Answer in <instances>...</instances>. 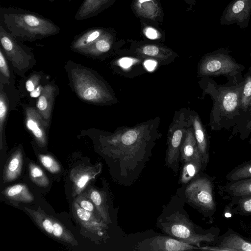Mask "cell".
Here are the masks:
<instances>
[{"label": "cell", "mask_w": 251, "mask_h": 251, "mask_svg": "<svg viewBox=\"0 0 251 251\" xmlns=\"http://www.w3.org/2000/svg\"><path fill=\"white\" fill-rule=\"evenodd\" d=\"M201 85L213 100L210 125L212 130L218 131L229 129L243 117L241 96L243 80L229 85H220L208 76L203 77Z\"/></svg>", "instance_id": "cell-1"}, {"label": "cell", "mask_w": 251, "mask_h": 251, "mask_svg": "<svg viewBox=\"0 0 251 251\" xmlns=\"http://www.w3.org/2000/svg\"><path fill=\"white\" fill-rule=\"evenodd\" d=\"M0 25L22 42L57 34L60 28L51 20L18 7H0Z\"/></svg>", "instance_id": "cell-2"}, {"label": "cell", "mask_w": 251, "mask_h": 251, "mask_svg": "<svg viewBox=\"0 0 251 251\" xmlns=\"http://www.w3.org/2000/svg\"><path fill=\"white\" fill-rule=\"evenodd\" d=\"M159 119L156 118L133 127H124L106 138L112 153L122 160L134 159L151 148L161 135L158 129Z\"/></svg>", "instance_id": "cell-3"}, {"label": "cell", "mask_w": 251, "mask_h": 251, "mask_svg": "<svg viewBox=\"0 0 251 251\" xmlns=\"http://www.w3.org/2000/svg\"><path fill=\"white\" fill-rule=\"evenodd\" d=\"M229 50L220 49L204 56L198 66V74L201 77L224 76L232 84L243 80V65L236 62L229 54Z\"/></svg>", "instance_id": "cell-4"}, {"label": "cell", "mask_w": 251, "mask_h": 251, "mask_svg": "<svg viewBox=\"0 0 251 251\" xmlns=\"http://www.w3.org/2000/svg\"><path fill=\"white\" fill-rule=\"evenodd\" d=\"M71 75L75 89L81 99L96 103H106L114 100L105 85L89 71L75 69Z\"/></svg>", "instance_id": "cell-5"}, {"label": "cell", "mask_w": 251, "mask_h": 251, "mask_svg": "<svg viewBox=\"0 0 251 251\" xmlns=\"http://www.w3.org/2000/svg\"><path fill=\"white\" fill-rule=\"evenodd\" d=\"M185 196L204 215L212 222L216 211L213 180L208 176H198L186 188Z\"/></svg>", "instance_id": "cell-6"}, {"label": "cell", "mask_w": 251, "mask_h": 251, "mask_svg": "<svg viewBox=\"0 0 251 251\" xmlns=\"http://www.w3.org/2000/svg\"><path fill=\"white\" fill-rule=\"evenodd\" d=\"M165 231L176 239L197 246L201 249V242H215L219 236L220 229L214 228L205 233H198L192 224L185 217L177 214L173 217L171 222L164 226Z\"/></svg>", "instance_id": "cell-7"}, {"label": "cell", "mask_w": 251, "mask_h": 251, "mask_svg": "<svg viewBox=\"0 0 251 251\" xmlns=\"http://www.w3.org/2000/svg\"><path fill=\"white\" fill-rule=\"evenodd\" d=\"M105 31L100 27H90L76 35L72 42L73 50L80 53L97 56L108 52L111 43Z\"/></svg>", "instance_id": "cell-8"}, {"label": "cell", "mask_w": 251, "mask_h": 251, "mask_svg": "<svg viewBox=\"0 0 251 251\" xmlns=\"http://www.w3.org/2000/svg\"><path fill=\"white\" fill-rule=\"evenodd\" d=\"M189 121L184 111L176 113L168 131V148L166 151V163L172 165L177 161L180 150L184 139Z\"/></svg>", "instance_id": "cell-9"}, {"label": "cell", "mask_w": 251, "mask_h": 251, "mask_svg": "<svg viewBox=\"0 0 251 251\" xmlns=\"http://www.w3.org/2000/svg\"><path fill=\"white\" fill-rule=\"evenodd\" d=\"M0 48L18 69L25 68L32 58L28 50L21 44L22 42L7 32L0 25Z\"/></svg>", "instance_id": "cell-10"}, {"label": "cell", "mask_w": 251, "mask_h": 251, "mask_svg": "<svg viewBox=\"0 0 251 251\" xmlns=\"http://www.w3.org/2000/svg\"><path fill=\"white\" fill-rule=\"evenodd\" d=\"M251 16V0H232L223 11L222 25L236 24L241 28L248 26Z\"/></svg>", "instance_id": "cell-11"}, {"label": "cell", "mask_w": 251, "mask_h": 251, "mask_svg": "<svg viewBox=\"0 0 251 251\" xmlns=\"http://www.w3.org/2000/svg\"><path fill=\"white\" fill-rule=\"evenodd\" d=\"M218 238L214 247H201V249L221 251H251V242L245 239L237 232L229 230Z\"/></svg>", "instance_id": "cell-12"}, {"label": "cell", "mask_w": 251, "mask_h": 251, "mask_svg": "<svg viewBox=\"0 0 251 251\" xmlns=\"http://www.w3.org/2000/svg\"><path fill=\"white\" fill-rule=\"evenodd\" d=\"M188 117L193 127L199 151L204 168L209 160V144L207 133L197 113L193 111Z\"/></svg>", "instance_id": "cell-13"}, {"label": "cell", "mask_w": 251, "mask_h": 251, "mask_svg": "<svg viewBox=\"0 0 251 251\" xmlns=\"http://www.w3.org/2000/svg\"><path fill=\"white\" fill-rule=\"evenodd\" d=\"M144 244L147 246L144 250L148 251H182L200 249L180 240L162 236L153 237Z\"/></svg>", "instance_id": "cell-14"}, {"label": "cell", "mask_w": 251, "mask_h": 251, "mask_svg": "<svg viewBox=\"0 0 251 251\" xmlns=\"http://www.w3.org/2000/svg\"><path fill=\"white\" fill-rule=\"evenodd\" d=\"M25 116L27 128L32 132L39 145L44 146L46 144V129L47 124L39 112L33 108H27Z\"/></svg>", "instance_id": "cell-15"}, {"label": "cell", "mask_w": 251, "mask_h": 251, "mask_svg": "<svg viewBox=\"0 0 251 251\" xmlns=\"http://www.w3.org/2000/svg\"><path fill=\"white\" fill-rule=\"evenodd\" d=\"M219 189V193L230 201L251 196V178L228 181Z\"/></svg>", "instance_id": "cell-16"}, {"label": "cell", "mask_w": 251, "mask_h": 251, "mask_svg": "<svg viewBox=\"0 0 251 251\" xmlns=\"http://www.w3.org/2000/svg\"><path fill=\"white\" fill-rule=\"evenodd\" d=\"M101 167L100 164L95 167L78 166L72 171L71 177L74 183L73 192L75 195L79 193L88 182L100 172Z\"/></svg>", "instance_id": "cell-17"}, {"label": "cell", "mask_w": 251, "mask_h": 251, "mask_svg": "<svg viewBox=\"0 0 251 251\" xmlns=\"http://www.w3.org/2000/svg\"><path fill=\"white\" fill-rule=\"evenodd\" d=\"M189 125L180 150L181 159L184 163L192 160L201 161L193 127L189 119Z\"/></svg>", "instance_id": "cell-18"}, {"label": "cell", "mask_w": 251, "mask_h": 251, "mask_svg": "<svg viewBox=\"0 0 251 251\" xmlns=\"http://www.w3.org/2000/svg\"><path fill=\"white\" fill-rule=\"evenodd\" d=\"M55 90V88L51 85L45 86L36 104L39 113L48 125L50 117Z\"/></svg>", "instance_id": "cell-19"}, {"label": "cell", "mask_w": 251, "mask_h": 251, "mask_svg": "<svg viewBox=\"0 0 251 251\" xmlns=\"http://www.w3.org/2000/svg\"><path fill=\"white\" fill-rule=\"evenodd\" d=\"M75 214L83 226L92 229L100 230L103 225L96 219L93 213L81 207L77 202L73 203Z\"/></svg>", "instance_id": "cell-20"}, {"label": "cell", "mask_w": 251, "mask_h": 251, "mask_svg": "<svg viewBox=\"0 0 251 251\" xmlns=\"http://www.w3.org/2000/svg\"><path fill=\"white\" fill-rule=\"evenodd\" d=\"M22 166V153L20 150H18L13 155L5 169L3 173L4 180L9 181L15 179L20 175Z\"/></svg>", "instance_id": "cell-21"}, {"label": "cell", "mask_w": 251, "mask_h": 251, "mask_svg": "<svg viewBox=\"0 0 251 251\" xmlns=\"http://www.w3.org/2000/svg\"><path fill=\"white\" fill-rule=\"evenodd\" d=\"M4 194L8 199L15 201L29 202L33 200L32 195L23 184H16L7 188L4 191Z\"/></svg>", "instance_id": "cell-22"}, {"label": "cell", "mask_w": 251, "mask_h": 251, "mask_svg": "<svg viewBox=\"0 0 251 251\" xmlns=\"http://www.w3.org/2000/svg\"><path fill=\"white\" fill-rule=\"evenodd\" d=\"M225 178L227 181L251 178V160L235 167L226 174Z\"/></svg>", "instance_id": "cell-23"}, {"label": "cell", "mask_w": 251, "mask_h": 251, "mask_svg": "<svg viewBox=\"0 0 251 251\" xmlns=\"http://www.w3.org/2000/svg\"><path fill=\"white\" fill-rule=\"evenodd\" d=\"M201 169L204 167L201 160H192L185 163L180 175V182L187 183L198 175Z\"/></svg>", "instance_id": "cell-24"}, {"label": "cell", "mask_w": 251, "mask_h": 251, "mask_svg": "<svg viewBox=\"0 0 251 251\" xmlns=\"http://www.w3.org/2000/svg\"><path fill=\"white\" fill-rule=\"evenodd\" d=\"M230 214L240 216L251 215V196L230 201L227 205Z\"/></svg>", "instance_id": "cell-25"}, {"label": "cell", "mask_w": 251, "mask_h": 251, "mask_svg": "<svg viewBox=\"0 0 251 251\" xmlns=\"http://www.w3.org/2000/svg\"><path fill=\"white\" fill-rule=\"evenodd\" d=\"M241 106L244 113H247L251 107V67L243 78Z\"/></svg>", "instance_id": "cell-26"}, {"label": "cell", "mask_w": 251, "mask_h": 251, "mask_svg": "<svg viewBox=\"0 0 251 251\" xmlns=\"http://www.w3.org/2000/svg\"><path fill=\"white\" fill-rule=\"evenodd\" d=\"M89 198L94 204L96 208L103 220L106 223L109 222V216L106 210L105 201L102 194L98 191L92 189L89 193Z\"/></svg>", "instance_id": "cell-27"}, {"label": "cell", "mask_w": 251, "mask_h": 251, "mask_svg": "<svg viewBox=\"0 0 251 251\" xmlns=\"http://www.w3.org/2000/svg\"><path fill=\"white\" fill-rule=\"evenodd\" d=\"M29 169L30 177L36 184L43 187H46L48 185L49 180L40 168L30 163Z\"/></svg>", "instance_id": "cell-28"}, {"label": "cell", "mask_w": 251, "mask_h": 251, "mask_svg": "<svg viewBox=\"0 0 251 251\" xmlns=\"http://www.w3.org/2000/svg\"><path fill=\"white\" fill-rule=\"evenodd\" d=\"M8 109V100L5 93L3 91L2 83L0 94V149L2 148V135L4 122Z\"/></svg>", "instance_id": "cell-29"}, {"label": "cell", "mask_w": 251, "mask_h": 251, "mask_svg": "<svg viewBox=\"0 0 251 251\" xmlns=\"http://www.w3.org/2000/svg\"><path fill=\"white\" fill-rule=\"evenodd\" d=\"M39 158L42 165L50 172L57 173L60 171V167L59 164L51 156L40 154Z\"/></svg>", "instance_id": "cell-30"}, {"label": "cell", "mask_w": 251, "mask_h": 251, "mask_svg": "<svg viewBox=\"0 0 251 251\" xmlns=\"http://www.w3.org/2000/svg\"><path fill=\"white\" fill-rule=\"evenodd\" d=\"M141 53L146 56L155 58L158 61H160L162 64H163L162 62L163 60H166L165 58L160 55L159 49L154 45H147L143 47Z\"/></svg>", "instance_id": "cell-31"}, {"label": "cell", "mask_w": 251, "mask_h": 251, "mask_svg": "<svg viewBox=\"0 0 251 251\" xmlns=\"http://www.w3.org/2000/svg\"><path fill=\"white\" fill-rule=\"evenodd\" d=\"M41 76L38 75H32L26 82L25 86L26 90L29 92H32L38 86Z\"/></svg>", "instance_id": "cell-32"}, {"label": "cell", "mask_w": 251, "mask_h": 251, "mask_svg": "<svg viewBox=\"0 0 251 251\" xmlns=\"http://www.w3.org/2000/svg\"><path fill=\"white\" fill-rule=\"evenodd\" d=\"M0 70L1 73L7 78L10 77V74L7 62L5 58L3 51L0 48Z\"/></svg>", "instance_id": "cell-33"}, {"label": "cell", "mask_w": 251, "mask_h": 251, "mask_svg": "<svg viewBox=\"0 0 251 251\" xmlns=\"http://www.w3.org/2000/svg\"><path fill=\"white\" fill-rule=\"evenodd\" d=\"M79 206L89 212H93L95 206L92 202L83 198H78L76 201Z\"/></svg>", "instance_id": "cell-34"}, {"label": "cell", "mask_w": 251, "mask_h": 251, "mask_svg": "<svg viewBox=\"0 0 251 251\" xmlns=\"http://www.w3.org/2000/svg\"><path fill=\"white\" fill-rule=\"evenodd\" d=\"M247 112L248 113V115H246L248 117L244 119L245 121L246 129L244 130L245 134L243 138V139L248 137V135L251 132V107Z\"/></svg>", "instance_id": "cell-35"}, {"label": "cell", "mask_w": 251, "mask_h": 251, "mask_svg": "<svg viewBox=\"0 0 251 251\" xmlns=\"http://www.w3.org/2000/svg\"><path fill=\"white\" fill-rule=\"evenodd\" d=\"M146 36L150 39H154L157 38V33L156 31L151 27H149L146 29L145 32Z\"/></svg>", "instance_id": "cell-36"}, {"label": "cell", "mask_w": 251, "mask_h": 251, "mask_svg": "<svg viewBox=\"0 0 251 251\" xmlns=\"http://www.w3.org/2000/svg\"><path fill=\"white\" fill-rule=\"evenodd\" d=\"M120 65L124 68L130 67L132 63V60L128 58H123L119 61Z\"/></svg>", "instance_id": "cell-37"}, {"label": "cell", "mask_w": 251, "mask_h": 251, "mask_svg": "<svg viewBox=\"0 0 251 251\" xmlns=\"http://www.w3.org/2000/svg\"><path fill=\"white\" fill-rule=\"evenodd\" d=\"M43 88L41 85H38L33 91L30 92V96L32 98H36L40 96Z\"/></svg>", "instance_id": "cell-38"}, {"label": "cell", "mask_w": 251, "mask_h": 251, "mask_svg": "<svg viewBox=\"0 0 251 251\" xmlns=\"http://www.w3.org/2000/svg\"><path fill=\"white\" fill-rule=\"evenodd\" d=\"M156 65V62L153 60H148L145 62V67L149 71L153 70L155 67Z\"/></svg>", "instance_id": "cell-39"}, {"label": "cell", "mask_w": 251, "mask_h": 251, "mask_svg": "<svg viewBox=\"0 0 251 251\" xmlns=\"http://www.w3.org/2000/svg\"><path fill=\"white\" fill-rule=\"evenodd\" d=\"M150 0H139V1L140 2V3H143L145 1H150Z\"/></svg>", "instance_id": "cell-40"}, {"label": "cell", "mask_w": 251, "mask_h": 251, "mask_svg": "<svg viewBox=\"0 0 251 251\" xmlns=\"http://www.w3.org/2000/svg\"><path fill=\"white\" fill-rule=\"evenodd\" d=\"M47 0L50 2H52L54 1L55 0Z\"/></svg>", "instance_id": "cell-41"}, {"label": "cell", "mask_w": 251, "mask_h": 251, "mask_svg": "<svg viewBox=\"0 0 251 251\" xmlns=\"http://www.w3.org/2000/svg\"><path fill=\"white\" fill-rule=\"evenodd\" d=\"M67 0L68 1H72L73 0Z\"/></svg>", "instance_id": "cell-42"}, {"label": "cell", "mask_w": 251, "mask_h": 251, "mask_svg": "<svg viewBox=\"0 0 251 251\" xmlns=\"http://www.w3.org/2000/svg\"></svg>", "instance_id": "cell-43"}]
</instances>
